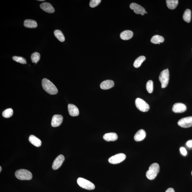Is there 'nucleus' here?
Instances as JSON below:
<instances>
[{"label":"nucleus","mask_w":192,"mask_h":192,"mask_svg":"<svg viewBox=\"0 0 192 192\" xmlns=\"http://www.w3.org/2000/svg\"><path fill=\"white\" fill-rule=\"evenodd\" d=\"M191 174H192V173Z\"/></svg>","instance_id":"obj_37"},{"label":"nucleus","mask_w":192,"mask_h":192,"mask_svg":"<svg viewBox=\"0 0 192 192\" xmlns=\"http://www.w3.org/2000/svg\"><path fill=\"white\" fill-rule=\"evenodd\" d=\"M183 19L187 23H190L191 19V11L189 9L185 11L183 16Z\"/></svg>","instance_id":"obj_25"},{"label":"nucleus","mask_w":192,"mask_h":192,"mask_svg":"<svg viewBox=\"0 0 192 192\" xmlns=\"http://www.w3.org/2000/svg\"><path fill=\"white\" fill-rule=\"evenodd\" d=\"M167 6L169 9H174L177 6L178 3V0H167L166 1Z\"/></svg>","instance_id":"obj_21"},{"label":"nucleus","mask_w":192,"mask_h":192,"mask_svg":"<svg viewBox=\"0 0 192 192\" xmlns=\"http://www.w3.org/2000/svg\"><path fill=\"white\" fill-rule=\"evenodd\" d=\"M146 57L144 56H141L137 58L133 63L134 67L136 68L140 67L142 63L146 60Z\"/></svg>","instance_id":"obj_23"},{"label":"nucleus","mask_w":192,"mask_h":192,"mask_svg":"<svg viewBox=\"0 0 192 192\" xmlns=\"http://www.w3.org/2000/svg\"><path fill=\"white\" fill-rule=\"evenodd\" d=\"M13 114V111L12 108H9L3 112L2 115L3 117L8 118L11 117Z\"/></svg>","instance_id":"obj_26"},{"label":"nucleus","mask_w":192,"mask_h":192,"mask_svg":"<svg viewBox=\"0 0 192 192\" xmlns=\"http://www.w3.org/2000/svg\"><path fill=\"white\" fill-rule=\"evenodd\" d=\"M24 26L27 28H35L37 27L38 24L34 20L26 19L24 21Z\"/></svg>","instance_id":"obj_20"},{"label":"nucleus","mask_w":192,"mask_h":192,"mask_svg":"<svg viewBox=\"0 0 192 192\" xmlns=\"http://www.w3.org/2000/svg\"><path fill=\"white\" fill-rule=\"evenodd\" d=\"M165 192H175V191L173 188H168Z\"/></svg>","instance_id":"obj_33"},{"label":"nucleus","mask_w":192,"mask_h":192,"mask_svg":"<svg viewBox=\"0 0 192 192\" xmlns=\"http://www.w3.org/2000/svg\"><path fill=\"white\" fill-rule=\"evenodd\" d=\"M40 6L42 9L46 12L49 13H52L55 12V9L52 5L47 2L42 3L40 5Z\"/></svg>","instance_id":"obj_14"},{"label":"nucleus","mask_w":192,"mask_h":192,"mask_svg":"<svg viewBox=\"0 0 192 192\" xmlns=\"http://www.w3.org/2000/svg\"><path fill=\"white\" fill-rule=\"evenodd\" d=\"M126 156L124 154L119 153L112 156L108 159V161L112 164H118L125 159Z\"/></svg>","instance_id":"obj_7"},{"label":"nucleus","mask_w":192,"mask_h":192,"mask_svg":"<svg viewBox=\"0 0 192 192\" xmlns=\"http://www.w3.org/2000/svg\"><path fill=\"white\" fill-rule=\"evenodd\" d=\"M179 126L183 128H188L192 126V116L181 118L178 121Z\"/></svg>","instance_id":"obj_8"},{"label":"nucleus","mask_w":192,"mask_h":192,"mask_svg":"<svg viewBox=\"0 0 192 192\" xmlns=\"http://www.w3.org/2000/svg\"><path fill=\"white\" fill-rule=\"evenodd\" d=\"M145 13H146V14H147V12H146H146H145Z\"/></svg>","instance_id":"obj_36"},{"label":"nucleus","mask_w":192,"mask_h":192,"mask_svg":"<svg viewBox=\"0 0 192 192\" xmlns=\"http://www.w3.org/2000/svg\"><path fill=\"white\" fill-rule=\"evenodd\" d=\"M38 1H44V0H38Z\"/></svg>","instance_id":"obj_35"},{"label":"nucleus","mask_w":192,"mask_h":192,"mask_svg":"<svg viewBox=\"0 0 192 192\" xmlns=\"http://www.w3.org/2000/svg\"><path fill=\"white\" fill-rule=\"evenodd\" d=\"M146 89L149 93H152L153 91V81L151 80L148 81L146 84Z\"/></svg>","instance_id":"obj_29"},{"label":"nucleus","mask_w":192,"mask_h":192,"mask_svg":"<svg viewBox=\"0 0 192 192\" xmlns=\"http://www.w3.org/2000/svg\"><path fill=\"white\" fill-rule=\"evenodd\" d=\"M13 59L16 62L21 63L22 64H26V60L22 57L14 56L13 57Z\"/></svg>","instance_id":"obj_28"},{"label":"nucleus","mask_w":192,"mask_h":192,"mask_svg":"<svg viewBox=\"0 0 192 192\" xmlns=\"http://www.w3.org/2000/svg\"><path fill=\"white\" fill-rule=\"evenodd\" d=\"M1 170H2V168H1V166H0V172H1Z\"/></svg>","instance_id":"obj_34"},{"label":"nucleus","mask_w":192,"mask_h":192,"mask_svg":"<svg viewBox=\"0 0 192 192\" xmlns=\"http://www.w3.org/2000/svg\"><path fill=\"white\" fill-rule=\"evenodd\" d=\"M159 171V165L157 163H153L149 166V169L147 171V177L149 180L154 179Z\"/></svg>","instance_id":"obj_2"},{"label":"nucleus","mask_w":192,"mask_h":192,"mask_svg":"<svg viewBox=\"0 0 192 192\" xmlns=\"http://www.w3.org/2000/svg\"><path fill=\"white\" fill-rule=\"evenodd\" d=\"M54 34L55 36L57 38L58 40L61 42L64 41L65 39L64 35L63 34L62 32L60 30H56L54 31Z\"/></svg>","instance_id":"obj_24"},{"label":"nucleus","mask_w":192,"mask_h":192,"mask_svg":"<svg viewBox=\"0 0 192 192\" xmlns=\"http://www.w3.org/2000/svg\"><path fill=\"white\" fill-rule=\"evenodd\" d=\"M43 87L45 91L51 95L57 94L58 90L55 85L50 80L44 78L42 81Z\"/></svg>","instance_id":"obj_1"},{"label":"nucleus","mask_w":192,"mask_h":192,"mask_svg":"<svg viewBox=\"0 0 192 192\" xmlns=\"http://www.w3.org/2000/svg\"><path fill=\"white\" fill-rule=\"evenodd\" d=\"M186 145L188 147H192V140H190L187 142Z\"/></svg>","instance_id":"obj_32"},{"label":"nucleus","mask_w":192,"mask_h":192,"mask_svg":"<svg viewBox=\"0 0 192 192\" xmlns=\"http://www.w3.org/2000/svg\"><path fill=\"white\" fill-rule=\"evenodd\" d=\"M132 31L130 30H125L123 32L120 34V38L122 39L127 40L131 39L133 36Z\"/></svg>","instance_id":"obj_19"},{"label":"nucleus","mask_w":192,"mask_h":192,"mask_svg":"<svg viewBox=\"0 0 192 192\" xmlns=\"http://www.w3.org/2000/svg\"><path fill=\"white\" fill-rule=\"evenodd\" d=\"M135 105L138 110L143 112L148 111L149 109V105L141 98H136L135 100Z\"/></svg>","instance_id":"obj_6"},{"label":"nucleus","mask_w":192,"mask_h":192,"mask_svg":"<svg viewBox=\"0 0 192 192\" xmlns=\"http://www.w3.org/2000/svg\"><path fill=\"white\" fill-rule=\"evenodd\" d=\"M180 152H181V154L183 155V156H186L187 154V152L186 149L185 148L181 147L180 148Z\"/></svg>","instance_id":"obj_31"},{"label":"nucleus","mask_w":192,"mask_h":192,"mask_svg":"<svg viewBox=\"0 0 192 192\" xmlns=\"http://www.w3.org/2000/svg\"><path fill=\"white\" fill-rule=\"evenodd\" d=\"M103 138L106 141H114L118 139V136L116 133H108L103 135Z\"/></svg>","instance_id":"obj_17"},{"label":"nucleus","mask_w":192,"mask_h":192,"mask_svg":"<svg viewBox=\"0 0 192 192\" xmlns=\"http://www.w3.org/2000/svg\"><path fill=\"white\" fill-rule=\"evenodd\" d=\"M146 137V133L144 130L141 129L137 131L134 136L135 141L139 142L143 141Z\"/></svg>","instance_id":"obj_15"},{"label":"nucleus","mask_w":192,"mask_h":192,"mask_svg":"<svg viewBox=\"0 0 192 192\" xmlns=\"http://www.w3.org/2000/svg\"><path fill=\"white\" fill-rule=\"evenodd\" d=\"M65 159L64 157L62 154L58 156L54 160L52 164V168L53 170H57L62 165Z\"/></svg>","instance_id":"obj_10"},{"label":"nucleus","mask_w":192,"mask_h":192,"mask_svg":"<svg viewBox=\"0 0 192 192\" xmlns=\"http://www.w3.org/2000/svg\"><path fill=\"white\" fill-rule=\"evenodd\" d=\"M29 141L32 144L36 147H39L41 146L42 142L39 138L37 137L34 135H31L29 136Z\"/></svg>","instance_id":"obj_18"},{"label":"nucleus","mask_w":192,"mask_h":192,"mask_svg":"<svg viewBox=\"0 0 192 192\" xmlns=\"http://www.w3.org/2000/svg\"><path fill=\"white\" fill-rule=\"evenodd\" d=\"M40 58V53L37 52H35L31 55V58L33 63H35L36 64L39 61Z\"/></svg>","instance_id":"obj_27"},{"label":"nucleus","mask_w":192,"mask_h":192,"mask_svg":"<svg viewBox=\"0 0 192 192\" xmlns=\"http://www.w3.org/2000/svg\"><path fill=\"white\" fill-rule=\"evenodd\" d=\"M68 109L69 114L72 116H77L79 115V109L75 105L69 104L68 105Z\"/></svg>","instance_id":"obj_13"},{"label":"nucleus","mask_w":192,"mask_h":192,"mask_svg":"<svg viewBox=\"0 0 192 192\" xmlns=\"http://www.w3.org/2000/svg\"><path fill=\"white\" fill-rule=\"evenodd\" d=\"M130 8L132 10H133L134 12L136 14H140L142 16H143L146 12V11L144 8L136 3H131L130 5Z\"/></svg>","instance_id":"obj_9"},{"label":"nucleus","mask_w":192,"mask_h":192,"mask_svg":"<svg viewBox=\"0 0 192 192\" xmlns=\"http://www.w3.org/2000/svg\"><path fill=\"white\" fill-rule=\"evenodd\" d=\"M63 117L61 115H56L53 116L51 121V126L53 127L59 126L62 123Z\"/></svg>","instance_id":"obj_11"},{"label":"nucleus","mask_w":192,"mask_h":192,"mask_svg":"<svg viewBox=\"0 0 192 192\" xmlns=\"http://www.w3.org/2000/svg\"><path fill=\"white\" fill-rule=\"evenodd\" d=\"M114 86V83L111 80H108L102 82L100 87L101 89L107 90L111 89Z\"/></svg>","instance_id":"obj_16"},{"label":"nucleus","mask_w":192,"mask_h":192,"mask_svg":"<svg viewBox=\"0 0 192 192\" xmlns=\"http://www.w3.org/2000/svg\"><path fill=\"white\" fill-rule=\"evenodd\" d=\"M159 79L161 83L162 88H166L168 86L169 79V73L168 69L164 70L162 72Z\"/></svg>","instance_id":"obj_4"},{"label":"nucleus","mask_w":192,"mask_h":192,"mask_svg":"<svg viewBox=\"0 0 192 192\" xmlns=\"http://www.w3.org/2000/svg\"><path fill=\"white\" fill-rule=\"evenodd\" d=\"M101 2V0H91L89 6L91 8H94L98 6Z\"/></svg>","instance_id":"obj_30"},{"label":"nucleus","mask_w":192,"mask_h":192,"mask_svg":"<svg viewBox=\"0 0 192 192\" xmlns=\"http://www.w3.org/2000/svg\"><path fill=\"white\" fill-rule=\"evenodd\" d=\"M186 106L183 103H176L174 105L172 111L175 113H182L186 111Z\"/></svg>","instance_id":"obj_12"},{"label":"nucleus","mask_w":192,"mask_h":192,"mask_svg":"<svg viewBox=\"0 0 192 192\" xmlns=\"http://www.w3.org/2000/svg\"><path fill=\"white\" fill-rule=\"evenodd\" d=\"M151 42L154 44H160V43H162L164 41V38L161 36L156 35L154 36L151 39Z\"/></svg>","instance_id":"obj_22"},{"label":"nucleus","mask_w":192,"mask_h":192,"mask_svg":"<svg viewBox=\"0 0 192 192\" xmlns=\"http://www.w3.org/2000/svg\"><path fill=\"white\" fill-rule=\"evenodd\" d=\"M77 183L81 188L88 190L94 189L95 186L94 184L87 180L82 178H78Z\"/></svg>","instance_id":"obj_5"},{"label":"nucleus","mask_w":192,"mask_h":192,"mask_svg":"<svg viewBox=\"0 0 192 192\" xmlns=\"http://www.w3.org/2000/svg\"><path fill=\"white\" fill-rule=\"evenodd\" d=\"M15 175L16 178L21 180H30L33 178L31 172L24 169L18 170L16 171Z\"/></svg>","instance_id":"obj_3"}]
</instances>
